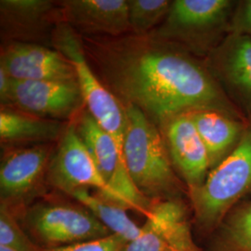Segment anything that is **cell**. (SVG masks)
<instances>
[{"mask_svg": "<svg viewBox=\"0 0 251 251\" xmlns=\"http://www.w3.org/2000/svg\"><path fill=\"white\" fill-rule=\"evenodd\" d=\"M81 38L102 84L124 106L140 109L158 126L170 117L198 109L246 119L226 98L204 60L179 46L150 34Z\"/></svg>", "mask_w": 251, "mask_h": 251, "instance_id": "6da1fadb", "label": "cell"}, {"mask_svg": "<svg viewBox=\"0 0 251 251\" xmlns=\"http://www.w3.org/2000/svg\"><path fill=\"white\" fill-rule=\"evenodd\" d=\"M122 152L136 187L152 201L188 198V189L171 164L158 126L132 105H125Z\"/></svg>", "mask_w": 251, "mask_h": 251, "instance_id": "7a4b0ae2", "label": "cell"}, {"mask_svg": "<svg viewBox=\"0 0 251 251\" xmlns=\"http://www.w3.org/2000/svg\"><path fill=\"white\" fill-rule=\"evenodd\" d=\"M251 197V121L242 141L225 161L211 170L204 184L189 192L194 224L210 236L233 206Z\"/></svg>", "mask_w": 251, "mask_h": 251, "instance_id": "3957f363", "label": "cell"}, {"mask_svg": "<svg viewBox=\"0 0 251 251\" xmlns=\"http://www.w3.org/2000/svg\"><path fill=\"white\" fill-rule=\"evenodd\" d=\"M237 0H174L150 35L204 60L231 34Z\"/></svg>", "mask_w": 251, "mask_h": 251, "instance_id": "277c9868", "label": "cell"}, {"mask_svg": "<svg viewBox=\"0 0 251 251\" xmlns=\"http://www.w3.org/2000/svg\"><path fill=\"white\" fill-rule=\"evenodd\" d=\"M50 45L72 63L86 110L122 148L126 124L125 106L93 71L85 53L81 36L72 27L60 22L51 34Z\"/></svg>", "mask_w": 251, "mask_h": 251, "instance_id": "5b68a950", "label": "cell"}, {"mask_svg": "<svg viewBox=\"0 0 251 251\" xmlns=\"http://www.w3.org/2000/svg\"><path fill=\"white\" fill-rule=\"evenodd\" d=\"M28 225L39 240L58 248L107 236L112 233L86 207L46 203L27 213Z\"/></svg>", "mask_w": 251, "mask_h": 251, "instance_id": "8992f818", "label": "cell"}, {"mask_svg": "<svg viewBox=\"0 0 251 251\" xmlns=\"http://www.w3.org/2000/svg\"><path fill=\"white\" fill-rule=\"evenodd\" d=\"M204 62L226 98L251 121V36L230 34Z\"/></svg>", "mask_w": 251, "mask_h": 251, "instance_id": "52a82bcc", "label": "cell"}, {"mask_svg": "<svg viewBox=\"0 0 251 251\" xmlns=\"http://www.w3.org/2000/svg\"><path fill=\"white\" fill-rule=\"evenodd\" d=\"M36 117L74 121L86 108L77 80H13L9 104Z\"/></svg>", "mask_w": 251, "mask_h": 251, "instance_id": "ba28073f", "label": "cell"}, {"mask_svg": "<svg viewBox=\"0 0 251 251\" xmlns=\"http://www.w3.org/2000/svg\"><path fill=\"white\" fill-rule=\"evenodd\" d=\"M126 251H202L192 233L184 198L155 201L141 233Z\"/></svg>", "mask_w": 251, "mask_h": 251, "instance_id": "9c48e42d", "label": "cell"}, {"mask_svg": "<svg viewBox=\"0 0 251 251\" xmlns=\"http://www.w3.org/2000/svg\"><path fill=\"white\" fill-rule=\"evenodd\" d=\"M172 167L189 192L200 188L210 172L206 147L189 113L170 117L159 125Z\"/></svg>", "mask_w": 251, "mask_h": 251, "instance_id": "30bf717a", "label": "cell"}, {"mask_svg": "<svg viewBox=\"0 0 251 251\" xmlns=\"http://www.w3.org/2000/svg\"><path fill=\"white\" fill-rule=\"evenodd\" d=\"M47 175L51 185L70 196L90 188L98 194L105 191L106 183L81 141L75 120L68 124L58 142Z\"/></svg>", "mask_w": 251, "mask_h": 251, "instance_id": "8fae6325", "label": "cell"}, {"mask_svg": "<svg viewBox=\"0 0 251 251\" xmlns=\"http://www.w3.org/2000/svg\"><path fill=\"white\" fill-rule=\"evenodd\" d=\"M0 68L13 80H76L72 63L54 48L8 42L1 49Z\"/></svg>", "mask_w": 251, "mask_h": 251, "instance_id": "7c38bea8", "label": "cell"}, {"mask_svg": "<svg viewBox=\"0 0 251 251\" xmlns=\"http://www.w3.org/2000/svg\"><path fill=\"white\" fill-rule=\"evenodd\" d=\"M60 22L79 36H120L130 33L126 0L57 1Z\"/></svg>", "mask_w": 251, "mask_h": 251, "instance_id": "4fadbf2b", "label": "cell"}, {"mask_svg": "<svg viewBox=\"0 0 251 251\" xmlns=\"http://www.w3.org/2000/svg\"><path fill=\"white\" fill-rule=\"evenodd\" d=\"M60 23L58 2L50 0H1V37L8 42L36 43Z\"/></svg>", "mask_w": 251, "mask_h": 251, "instance_id": "5bb4252c", "label": "cell"}, {"mask_svg": "<svg viewBox=\"0 0 251 251\" xmlns=\"http://www.w3.org/2000/svg\"><path fill=\"white\" fill-rule=\"evenodd\" d=\"M51 144H33L10 149L0 166L1 202L18 201L33 192L48 172Z\"/></svg>", "mask_w": 251, "mask_h": 251, "instance_id": "9a60e30c", "label": "cell"}, {"mask_svg": "<svg viewBox=\"0 0 251 251\" xmlns=\"http://www.w3.org/2000/svg\"><path fill=\"white\" fill-rule=\"evenodd\" d=\"M189 115L206 147L210 171L237 148L249 125L246 119L214 109H198Z\"/></svg>", "mask_w": 251, "mask_h": 251, "instance_id": "2e32d148", "label": "cell"}, {"mask_svg": "<svg viewBox=\"0 0 251 251\" xmlns=\"http://www.w3.org/2000/svg\"><path fill=\"white\" fill-rule=\"evenodd\" d=\"M67 126L14 108L1 107L0 111L2 144H51L61 140Z\"/></svg>", "mask_w": 251, "mask_h": 251, "instance_id": "e0dca14e", "label": "cell"}, {"mask_svg": "<svg viewBox=\"0 0 251 251\" xmlns=\"http://www.w3.org/2000/svg\"><path fill=\"white\" fill-rule=\"evenodd\" d=\"M209 237L208 251H251V199L233 206Z\"/></svg>", "mask_w": 251, "mask_h": 251, "instance_id": "ac0fdd59", "label": "cell"}, {"mask_svg": "<svg viewBox=\"0 0 251 251\" xmlns=\"http://www.w3.org/2000/svg\"><path fill=\"white\" fill-rule=\"evenodd\" d=\"M72 197L95 216L111 233L121 236L126 242L134 240L141 233L142 226L135 224L124 207L100 198L97 194L92 195L89 190H80Z\"/></svg>", "mask_w": 251, "mask_h": 251, "instance_id": "d6986e66", "label": "cell"}, {"mask_svg": "<svg viewBox=\"0 0 251 251\" xmlns=\"http://www.w3.org/2000/svg\"><path fill=\"white\" fill-rule=\"evenodd\" d=\"M131 34H151L165 20L171 9V0H126Z\"/></svg>", "mask_w": 251, "mask_h": 251, "instance_id": "ffe728a7", "label": "cell"}, {"mask_svg": "<svg viewBox=\"0 0 251 251\" xmlns=\"http://www.w3.org/2000/svg\"><path fill=\"white\" fill-rule=\"evenodd\" d=\"M0 246L13 251H45L33 242L20 227L9 205L0 206Z\"/></svg>", "mask_w": 251, "mask_h": 251, "instance_id": "44dd1931", "label": "cell"}, {"mask_svg": "<svg viewBox=\"0 0 251 251\" xmlns=\"http://www.w3.org/2000/svg\"><path fill=\"white\" fill-rule=\"evenodd\" d=\"M126 243L121 236L112 233L89 241L58 248H49L45 249V251H121Z\"/></svg>", "mask_w": 251, "mask_h": 251, "instance_id": "7402d4cb", "label": "cell"}, {"mask_svg": "<svg viewBox=\"0 0 251 251\" xmlns=\"http://www.w3.org/2000/svg\"><path fill=\"white\" fill-rule=\"evenodd\" d=\"M231 34L251 36V0H237L232 17Z\"/></svg>", "mask_w": 251, "mask_h": 251, "instance_id": "603a6c76", "label": "cell"}, {"mask_svg": "<svg viewBox=\"0 0 251 251\" xmlns=\"http://www.w3.org/2000/svg\"><path fill=\"white\" fill-rule=\"evenodd\" d=\"M12 84V78L2 68H0V102L1 107H7Z\"/></svg>", "mask_w": 251, "mask_h": 251, "instance_id": "cb8c5ba5", "label": "cell"}, {"mask_svg": "<svg viewBox=\"0 0 251 251\" xmlns=\"http://www.w3.org/2000/svg\"><path fill=\"white\" fill-rule=\"evenodd\" d=\"M0 251H11V250H9L8 248H5V247H2V246H0Z\"/></svg>", "mask_w": 251, "mask_h": 251, "instance_id": "d4e9b609", "label": "cell"}]
</instances>
